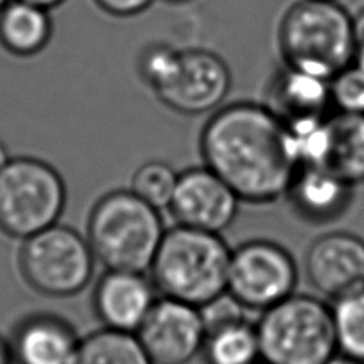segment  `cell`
Returning <instances> with one entry per match:
<instances>
[{
	"mask_svg": "<svg viewBox=\"0 0 364 364\" xmlns=\"http://www.w3.org/2000/svg\"><path fill=\"white\" fill-rule=\"evenodd\" d=\"M200 151L205 166L252 205L286 197L301 166L284 123L267 106L251 102L218 110L201 132Z\"/></svg>",
	"mask_w": 364,
	"mask_h": 364,
	"instance_id": "1",
	"label": "cell"
},
{
	"mask_svg": "<svg viewBox=\"0 0 364 364\" xmlns=\"http://www.w3.org/2000/svg\"><path fill=\"white\" fill-rule=\"evenodd\" d=\"M230 256L220 233L178 225L165 232L151 279L164 297L200 309L227 292Z\"/></svg>",
	"mask_w": 364,
	"mask_h": 364,
	"instance_id": "2",
	"label": "cell"
},
{
	"mask_svg": "<svg viewBox=\"0 0 364 364\" xmlns=\"http://www.w3.org/2000/svg\"><path fill=\"white\" fill-rule=\"evenodd\" d=\"M160 210L133 191H114L97 200L88 219L87 240L107 269L146 273L165 235Z\"/></svg>",
	"mask_w": 364,
	"mask_h": 364,
	"instance_id": "3",
	"label": "cell"
},
{
	"mask_svg": "<svg viewBox=\"0 0 364 364\" xmlns=\"http://www.w3.org/2000/svg\"><path fill=\"white\" fill-rule=\"evenodd\" d=\"M289 68L331 80L355 61L353 19L334 0H304L282 26Z\"/></svg>",
	"mask_w": 364,
	"mask_h": 364,
	"instance_id": "4",
	"label": "cell"
},
{
	"mask_svg": "<svg viewBox=\"0 0 364 364\" xmlns=\"http://www.w3.org/2000/svg\"><path fill=\"white\" fill-rule=\"evenodd\" d=\"M265 364H324L337 353L333 310L321 299L292 294L256 324Z\"/></svg>",
	"mask_w": 364,
	"mask_h": 364,
	"instance_id": "5",
	"label": "cell"
},
{
	"mask_svg": "<svg viewBox=\"0 0 364 364\" xmlns=\"http://www.w3.org/2000/svg\"><path fill=\"white\" fill-rule=\"evenodd\" d=\"M66 184L47 161L10 159L0 173V230L29 238L58 224L66 206Z\"/></svg>",
	"mask_w": 364,
	"mask_h": 364,
	"instance_id": "6",
	"label": "cell"
},
{
	"mask_svg": "<svg viewBox=\"0 0 364 364\" xmlns=\"http://www.w3.org/2000/svg\"><path fill=\"white\" fill-rule=\"evenodd\" d=\"M95 262L87 237L60 224L26 238L19 255V269L26 283L47 297L79 294L93 278Z\"/></svg>",
	"mask_w": 364,
	"mask_h": 364,
	"instance_id": "7",
	"label": "cell"
},
{
	"mask_svg": "<svg viewBox=\"0 0 364 364\" xmlns=\"http://www.w3.org/2000/svg\"><path fill=\"white\" fill-rule=\"evenodd\" d=\"M297 264L284 246L251 240L232 251L227 292L246 310L265 311L294 294Z\"/></svg>",
	"mask_w": 364,
	"mask_h": 364,
	"instance_id": "8",
	"label": "cell"
},
{
	"mask_svg": "<svg viewBox=\"0 0 364 364\" xmlns=\"http://www.w3.org/2000/svg\"><path fill=\"white\" fill-rule=\"evenodd\" d=\"M136 337L154 364H187L201 353L206 328L198 307L161 296Z\"/></svg>",
	"mask_w": 364,
	"mask_h": 364,
	"instance_id": "9",
	"label": "cell"
},
{
	"mask_svg": "<svg viewBox=\"0 0 364 364\" xmlns=\"http://www.w3.org/2000/svg\"><path fill=\"white\" fill-rule=\"evenodd\" d=\"M230 90V73L218 55L203 50L182 51L164 87L155 91L165 104L184 115L211 112Z\"/></svg>",
	"mask_w": 364,
	"mask_h": 364,
	"instance_id": "10",
	"label": "cell"
},
{
	"mask_svg": "<svg viewBox=\"0 0 364 364\" xmlns=\"http://www.w3.org/2000/svg\"><path fill=\"white\" fill-rule=\"evenodd\" d=\"M242 200L210 168L198 166L179 174L170 210L179 225L223 233L235 220Z\"/></svg>",
	"mask_w": 364,
	"mask_h": 364,
	"instance_id": "11",
	"label": "cell"
},
{
	"mask_svg": "<svg viewBox=\"0 0 364 364\" xmlns=\"http://www.w3.org/2000/svg\"><path fill=\"white\" fill-rule=\"evenodd\" d=\"M310 284L331 301L364 291V240L350 232L318 237L305 255Z\"/></svg>",
	"mask_w": 364,
	"mask_h": 364,
	"instance_id": "12",
	"label": "cell"
},
{
	"mask_svg": "<svg viewBox=\"0 0 364 364\" xmlns=\"http://www.w3.org/2000/svg\"><path fill=\"white\" fill-rule=\"evenodd\" d=\"M155 294L157 288L144 273L107 269L96 284L93 307L104 328L136 334L157 301Z\"/></svg>",
	"mask_w": 364,
	"mask_h": 364,
	"instance_id": "13",
	"label": "cell"
},
{
	"mask_svg": "<svg viewBox=\"0 0 364 364\" xmlns=\"http://www.w3.org/2000/svg\"><path fill=\"white\" fill-rule=\"evenodd\" d=\"M286 197L302 220L328 224L348 210L353 200V186L324 166L301 165Z\"/></svg>",
	"mask_w": 364,
	"mask_h": 364,
	"instance_id": "14",
	"label": "cell"
},
{
	"mask_svg": "<svg viewBox=\"0 0 364 364\" xmlns=\"http://www.w3.org/2000/svg\"><path fill=\"white\" fill-rule=\"evenodd\" d=\"M9 342L13 364H70L80 339L63 318L38 314L19 321Z\"/></svg>",
	"mask_w": 364,
	"mask_h": 364,
	"instance_id": "15",
	"label": "cell"
},
{
	"mask_svg": "<svg viewBox=\"0 0 364 364\" xmlns=\"http://www.w3.org/2000/svg\"><path fill=\"white\" fill-rule=\"evenodd\" d=\"M265 106L286 127L326 119L333 106L329 80L288 68L272 85Z\"/></svg>",
	"mask_w": 364,
	"mask_h": 364,
	"instance_id": "16",
	"label": "cell"
},
{
	"mask_svg": "<svg viewBox=\"0 0 364 364\" xmlns=\"http://www.w3.org/2000/svg\"><path fill=\"white\" fill-rule=\"evenodd\" d=\"M320 166L350 186L364 184V114L337 112L326 119V147Z\"/></svg>",
	"mask_w": 364,
	"mask_h": 364,
	"instance_id": "17",
	"label": "cell"
},
{
	"mask_svg": "<svg viewBox=\"0 0 364 364\" xmlns=\"http://www.w3.org/2000/svg\"><path fill=\"white\" fill-rule=\"evenodd\" d=\"M51 36L48 10L24 0H10L0 10V42L13 55L32 56Z\"/></svg>",
	"mask_w": 364,
	"mask_h": 364,
	"instance_id": "18",
	"label": "cell"
},
{
	"mask_svg": "<svg viewBox=\"0 0 364 364\" xmlns=\"http://www.w3.org/2000/svg\"><path fill=\"white\" fill-rule=\"evenodd\" d=\"M70 364H154L136 334L104 328L80 339Z\"/></svg>",
	"mask_w": 364,
	"mask_h": 364,
	"instance_id": "19",
	"label": "cell"
},
{
	"mask_svg": "<svg viewBox=\"0 0 364 364\" xmlns=\"http://www.w3.org/2000/svg\"><path fill=\"white\" fill-rule=\"evenodd\" d=\"M205 364H256L261 358L257 329L246 320L206 333Z\"/></svg>",
	"mask_w": 364,
	"mask_h": 364,
	"instance_id": "20",
	"label": "cell"
},
{
	"mask_svg": "<svg viewBox=\"0 0 364 364\" xmlns=\"http://www.w3.org/2000/svg\"><path fill=\"white\" fill-rule=\"evenodd\" d=\"M337 352L364 364V291L334 301Z\"/></svg>",
	"mask_w": 364,
	"mask_h": 364,
	"instance_id": "21",
	"label": "cell"
},
{
	"mask_svg": "<svg viewBox=\"0 0 364 364\" xmlns=\"http://www.w3.org/2000/svg\"><path fill=\"white\" fill-rule=\"evenodd\" d=\"M178 178L179 174L165 161H147L134 173L132 191L149 205L161 210L170 206Z\"/></svg>",
	"mask_w": 364,
	"mask_h": 364,
	"instance_id": "22",
	"label": "cell"
},
{
	"mask_svg": "<svg viewBox=\"0 0 364 364\" xmlns=\"http://www.w3.org/2000/svg\"><path fill=\"white\" fill-rule=\"evenodd\" d=\"M329 90L337 112L364 114V68L350 64L329 80Z\"/></svg>",
	"mask_w": 364,
	"mask_h": 364,
	"instance_id": "23",
	"label": "cell"
},
{
	"mask_svg": "<svg viewBox=\"0 0 364 364\" xmlns=\"http://www.w3.org/2000/svg\"><path fill=\"white\" fill-rule=\"evenodd\" d=\"M179 56L181 51L165 47V45H159V47L149 50L142 58V75L155 91L160 90L170 80L179 63Z\"/></svg>",
	"mask_w": 364,
	"mask_h": 364,
	"instance_id": "24",
	"label": "cell"
},
{
	"mask_svg": "<svg viewBox=\"0 0 364 364\" xmlns=\"http://www.w3.org/2000/svg\"><path fill=\"white\" fill-rule=\"evenodd\" d=\"M245 307L229 292H224L211 302L200 307L201 318H203L206 333L213 329L227 326L245 320Z\"/></svg>",
	"mask_w": 364,
	"mask_h": 364,
	"instance_id": "25",
	"label": "cell"
},
{
	"mask_svg": "<svg viewBox=\"0 0 364 364\" xmlns=\"http://www.w3.org/2000/svg\"><path fill=\"white\" fill-rule=\"evenodd\" d=\"M154 0H96L104 11L115 16H133L144 11Z\"/></svg>",
	"mask_w": 364,
	"mask_h": 364,
	"instance_id": "26",
	"label": "cell"
},
{
	"mask_svg": "<svg viewBox=\"0 0 364 364\" xmlns=\"http://www.w3.org/2000/svg\"><path fill=\"white\" fill-rule=\"evenodd\" d=\"M353 38H355V61L364 68V10L353 19Z\"/></svg>",
	"mask_w": 364,
	"mask_h": 364,
	"instance_id": "27",
	"label": "cell"
},
{
	"mask_svg": "<svg viewBox=\"0 0 364 364\" xmlns=\"http://www.w3.org/2000/svg\"><path fill=\"white\" fill-rule=\"evenodd\" d=\"M0 364H13L10 342L0 336Z\"/></svg>",
	"mask_w": 364,
	"mask_h": 364,
	"instance_id": "28",
	"label": "cell"
},
{
	"mask_svg": "<svg viewBox=\"0 0 364 364\" xmlns=\"http://www.w3.org/2000/svg\"><path fill=\"white\" fill-rule=\"evenodd\" d=\"M24 2H29V4H34L37 6H42V9H53V6L60 5L63 0H24Z\"/></svg>",
	"mask_w": 364,
	"mask_h": 364,
	"instance_id": "29",
	"label": "cell"
},
{
	"mask_svg": "<svg viewBox=\"0 0 364 364\" xmlns=\"http://www.w3.org/2000/svg\"><path fill=\"white\" fill-rule=\"evenodd\" d=\"M324 364H363L360 361H355L352 358H348V356H343L341 353H337L336 356H333L329 361H326Z\"/></svg>",
	"mask_w": 364,
	"mask_h": 364,
	"instance_id": "30",
	"label": "cell"
},
{
	"mask_svg": "<svg viewBox=\"0 0 364 364\" xmlns=\"http://www.w3.org/2000/svg\"><path fill=\"white\" fill-rule=\"evenodd\" d=\"M9 161H10L9 151H6V147L4 146V142L0 141V173H2V170L5 168V165L9 164Z\"/></svg>",
	"mask_w": 364,
	"mask_h": 364,
	"instance_id": "31",
	"label": "cell"
},
{
	"mask_svg": "<svg viewBox=\"0 0 364 364\" xmlns=\"http://www.w3.org/2000/svg\"><path fill=\"white\" fill-rule=\"evenodd\" d=\"M9 2H10V0H0V10H2L4 6H5L6 4H9Z\"/></svg>",
	"mask_w": 364,
	"mask_h": 364,
	"instance_id": "32",
	"label": "cell"
},
{
	"mask_svg": "<svg viewBox=\"0 0 364 364\" xmlns=\"http://www.w3.org/2000/svg\"><path fill=\"white\" fill-rule=\"evenodd\" d=\"M256 364H259V363H256ZM264 364H265V363H264Z\"/></svg>",
	"mask_w": 364,
	"mask_h": 364,
	"instance_id": "33",
	"label": "cell"
}]
</instances>
